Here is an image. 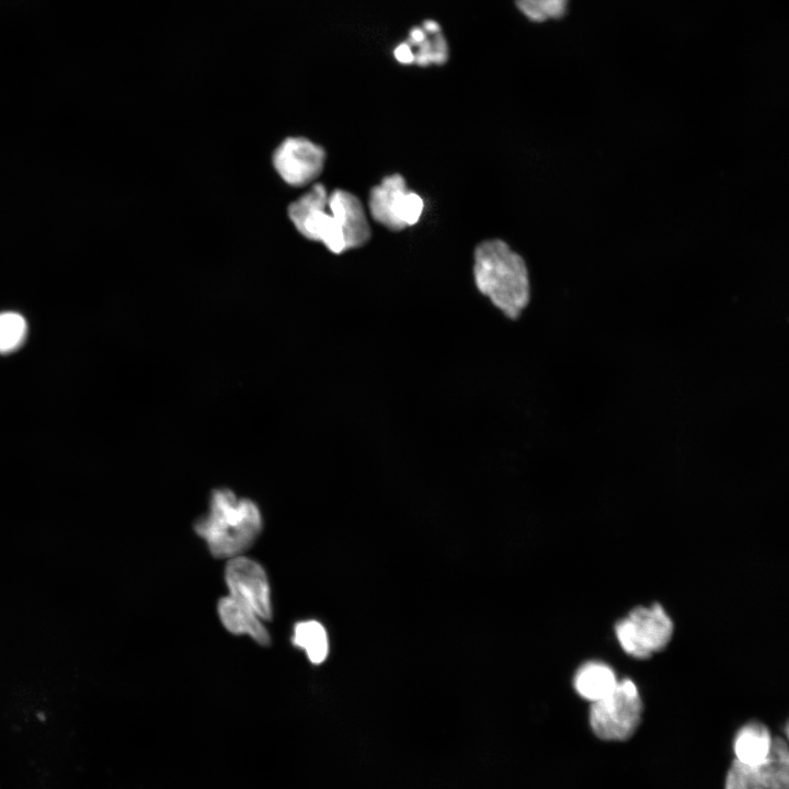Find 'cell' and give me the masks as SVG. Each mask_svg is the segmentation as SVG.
Wrapping results in <instances>:
<instances>
[{"mask_svg":"<svg viewBox=\"0 0 789 789\" xmlns=\"http://www.w3.org/2000/svg\"><path fill=\"white\" fill-rule=\"evenodd\" d=\"M618 679L615 671L606 663L588 661L581 665L573 679L576 693L585 700L594 702L610 694Z\"/></svg>","mask_w":789,"mask_h":789,"instance_id":"obj_12","label":"cell"},{"mask_svg":"<svg viewBox=\"0 0 789 789\" xmlns=\"http://www.w3.org/2000/svg\"><path fill=\"white\" fill-rule=\"evenodd\" d=\"M230 595L248 605L260 618L272 619L267 576L263 568L245 557L231 558L225 569Z\"/></svg>","mask_w":789,"mask_h":789,"instance_id":"obj_7","label":"cell"},{"mask_svg":"<svg viewBox=\"0 0 789 789\" xmlns=\"http://www.w3.org/2000/svg\"><path fill=\"white\" fill-rule=\"evenodd\" d=\"M324 159L320 146L305 138H288L276 149L273 162L286 183L301 186L319 176Z\"/></svg>","mask_w":789,"mask_h":789,"instance_id":"obj_8","label":"cell"},{"mask_svg":"<svg viewBox=\"0 0 789 789\" xmlns=\"http://www.w3.org/2000/svg\"><path fill=\"white\" fill-rule=\"evenodd\" d=\"M395 58L398 62L403 65L413 64V54L410 46L404 42L399 44L393 52Z\"/></svg>","mask_w":789,"mask_h":789,"instance_id":"obj_19","label":"cell"},{"mask_svg":"<svg viewBox=\"0 0 789 789\" xmlns=\"http://www.w3.org/2000/svg\"><path fill=\"white\" fill-rule=\"evenodd\" d=\"M477 289L511 320H516L530 300L525 261L500 239L479 243L473 254Z\"/></svg>","mask_w":789,"mask_h":789,"instance_id":"obj_1","label":"cell"},{"mask_svg":"<svg viewBox=\"0 0 789 789\" xmlns=\"http://www.w3.org/2000/svg\"><path fill=\"white\" fill-rule=\"evenodd\" d=\"M368 207L375 221L399 231L419 221L424 203L418 193L408 188L404 178L395 173L370 190Z\"/></svg>","mask_w":789,"mask_h":789,"instance_id":"obj_5","label":"cell"},{"mask_svg":"<svg viewBox=\"0 0 789 789\" xmlns=\"http://www.w3.org/2000/svg\"><path fill=\"white\" fill-rule=\"evenodd\" d=\"M724 789H765L757 766L735 759L729 768Z\"/></svg>","mask_w":789,"mask_h":789,"instance_id":"obj_18","label":"cell"},{"mask_svg":"<svg viewBox=\"0 0 789 789\" xmlns=\"http://www.w3.org/2000/svg\"><path fill=\"white\" fill-rule=\"evenodd\" d=\"M757 768L765 789H789V750L786 740L773 737L769 752Z\"/></svg>","mask_w":789,"mask_h":789,"instance_id":"obj_14","label":"cell"},{"mask_svg":"<svg viewBox=\"0 0 789 789\" xmlns=\"http://www.w3.org/2000/svg\"><path fill=\"white\" fill-rule=\"evenodd\" d=\"M673 632V620L659 603L650 607H634L615 625V634L622 650L640 660L664 650Z\"/></svg>","mask_w":789,"mask_h":789,"instance_id":"obj_4","label":"cell"},{"mask_svg":"<svg viewBox=\"0 0 789 789\" xmlns=\"http://www.w3.org/2000/svg\"><path fill=\"white\" fill-rule=\"evenodd\" d=\"M518 10L533 22L562 18L569 0H515Z\"/></svg>","mask_w":789,"mask_h":789,"instance_id":"obj_16","label":"cell"},{"mask_svg":"<svg viewBox=\"0 0 789 789\" xmlns=\"http://www.w3.org/2000/svg\"><path fill=\"white\" fill-rule=\"evenodd\" d=\"M218 615L227 630L235 634H248L261 645L271 643L266 628L260 617L244 603L233 596H226L218 602Z\"/></svg>","mask_w":789,"mask_h":789,"instance_id":"obj_10","label":"cell"},{"mask_svg":"<svg viewBox=\"0 0 789 789\" xmlns=\"http://www.w3.org/2000/svg\"><path fill=\"white\" fill-rule=\"evenodd\" d=\"M294 645L302 649L312 664L322 663L329 652L324 627L317 620L299 621L294 627Z\"/></svg>","mask_w":789,"mask_h":789,"instance_id":"obj_15","label":"cell"},{"mask_svg":"<svg viewBox=\"0 0 789 789\" xmlns=\"http://www.w3.org/2000/svg\"><path fill=\"white\" fill-rule=\"evenodd\" d=\"M773 737L766 725L750 722L735 735L733 750L735 759L752 766H758L766 758Z\"/></svg>","mask_w":789,"mask_h":789,"instance_id":"obj_13","label":"cell"},{"mask_svg":"<svg viewBox=\"0 0 789 789\" xmlns=\"http://www.w3.org/2000/svg\"><path fill=\"white\" fill-rule=\"evenodd\" d=\"M26 334L25 319L15 312L0 313V352H11L20 346Z\"/></svg>","mask_w":789,"mask_h":789,"instance_id":"obj_17","label":"cell"},{"mask_svg":"<svg viewBox=\"0 0 789 789\" xmlns=\"http://www.w3.org/2000/svg\"><path fill=\"white\" fill-rule=\"evenodd\" d=\"M405 43L412 50L413 64L418 66L443 65L448 59L447 42L439 25L433 20L412 27Z\"/></svg>","mask_w":789,"mask_h":789,"instance_id":"obj_11","label":"cell"},{"mask_svg":"<svg viewBox=\"0 0 789 789\" xmlns=\"http://www.w3.org/2000/svg\"><path fill=\"white\" fill-rule=\"evenodd\" d=\"M642 700L636 684L624 678L606 697L592 702L590 724L604 741H625L633 735L642 716Z\"/></svg>","mask_w":789,"mask_h":789,"instance_id":"obj_3","label":"cell"},{"mask_svg":"<svg viewBox=\"0 0 789 789\" xmlns=\"http://www.w3.org/2000/svg\"><path fill=\"white\" fill-rule=\"evenodd\" d=\"M194 529L216 558H233L245 551L260 535L262 517L259 507L239 499L228 489L213 491L207 515Z\"/></svg>","mask_w":789,"mask_h":789,"instance_id":"obj_2","label":"cell"},{"mask_svg":"<svg viewBox=\"0 0 789 789\" xmlns=\"http://www.w3.org/2000/svg\"><path fill=\"white\" fill-rule=\"evenodd\" d=\"M329 194L322 184L311 190L289 206V217L297 230L306 238L322 242L332 253L346 250L344 240L328 208Z\"/></svg>","mask_w":789,"mask_h":789,"instance_id":"obj_6","label":"cell"},{"mask_svg":"<svg viewBox=\"0 0 789 789\" xmlns=\"http://www.w3.org/2000/svg\"><path fill=\"white\" fill-rule=\"evenodd\" d=\"M328 208L344 240L346 250L364 245L371 232L361 201L352 193L335 190L329 194Z\"/></svg>","mask_w":789,"mask_h":789,"instance_id":"obj_9","label":"cell"}]
</instances>
